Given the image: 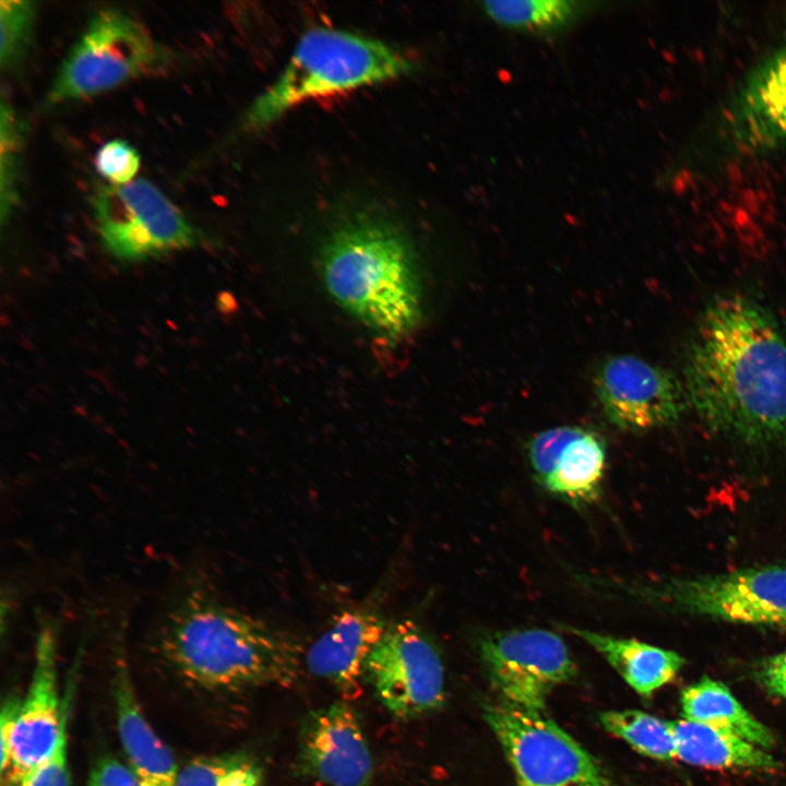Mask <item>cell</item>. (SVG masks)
<instances>
[{
  "instance_id": "cell-1",
  "label": "cell",
  "mask_w": 786,
  "mask_h": 786,
  "mask_svg": "<svg viewBox=\"0 0 786 786\" xmlns=\"http://www.w3.org/2000/svg\"><path fill=\"white\" fill-rule=\"evenodd\" d=\"M683 371L688 401L710 428L751 448H786V342L760 302L714 299L690 334Z\"/></svg>"
},
{
  "instance_id": "cell-2",
  "label": "cell",
  "mask_w": 786,
  "mask_h": 786,
  "mask_svg": "<svg viewBox=\"0 0 786 786\" xmlns=\"http://www.w3.org/2000/svg\"><path fill=\"white\" fill-rule=\"evenodd\" d=\"M154 635L166 664L209 690L290 686L301 668V650L294 638L223 603L203 584L175 597L158 618Z\"/></svg>"
},
{
  "instance_id": "cell-3",
  "label": "cell",
  "mask_w": 786,
  "mask_h": 786,
  "mask_svg": "<svg viewBox=\"0 0 786 786\" xmlns=\"http://www.w3.org/2000/svg\"><path fill=\"white\" fill-rule=\"evenodd\" d=\"M324 285L367 327L401 337L418 322L421 289L410 242L390 221L357 214L341 223L321 252Z\"/></svg>"
},
{
  "instance_id": "cell-4",
  "label": "cell",
  "mask_w": 786,
  "mask_h": 786,
  "mask_svg": "<svg viewBox=\"0 0 786 786\" xmlns=\"http://www.w3.org/2000/svg\"><path fill=\"white\" fill-rule=\"evenodd\" d=\"M412 61L381 40L335 28L308 29L278 78L249 106L245 130L263 129L291 108L407 74Z\"/></svg>"
},
{
  "instance_id": "cell-5",
  "label": "cell",
  "mask_w": 786,
  "mask_h": 786,
  "mask_svg": "<svg viewBox=\"0 0 786 786\" xmlns=\"http://www.w3.org/2000/svg\"><path fill=\"white\" fill-rule=\"evenodd\" d=\"M626 593L664 611L786 629V563L634 583Z\"/></svg>"
},
{
  "instance_id": "cell-6",
  "label": "cell",
  "mask_w": 786,
  "mask_h": 786,
  "mask_svg": "<svg viewBox=\"0 0 786 786\" xmlns=\"http://www.w3.org/2000/svg\"><path fill=\"white\" fill-rule=\"evenodd\" d=\"M162 60L146 26L123 11L105 9L71 48L47 98L57 104L97 95L155 70Z\"/></svg>"
},
{
  "instance_id": "cell-7",
  "label": "cell",
  "mask_w": 786,
  "mask_h": 786,
  "mask_svg": "<svg viewBox=\"0 0 786 786\" xmlns=\"http://www.w3.org/2000/svg\"><path fill=\"white\" fill-rule=\"evenodd\" d=\"M97 234L115 258L140 262L190 249L200 233L151 181L102 186L92 199Z\"/></svg>"
},
{
  "instance_id": "cell-8",
  "label": "cell",
  "mask_w": 786,
  "mask_h": 786,
  "mask_svg": "<svg viewBox=\"0 0 786 786\" xmlns=\"http://www.w3.org/2000/svg\"><path fill=\"white\" fill-rule=\"evenodd\" d=\"M516 786H610L597 761L544 712L503 700L485 707Z\"/></svg>"
},
{
  "instance_id": "cell-9",
  "label": "cell",
  "mask_w": 786,
  "mask_h": 786,
  "mask_svg": "<svg viewBox=\"0 0 786 786\" xmlns=\"http://www.w3.org/2000/svg\"><path fill=\"white\" fill-rule=\"evenodd\" d=\"M365 680L401 718L431 713L444 703L441 656L424 629L410 619L388 624L366 662Z\"/></svg>"
},
{
  "instance_id": "cell-10",
  "label": "cell",
  "mask_w": 786,
  "mask_h": 786,
  "mask_svg": "<svg viewBox=\"0 0 786 786\" xmlns=\"http://www.w3.org/2000/svg\"><path fill=\"white\" fill-rule=\"evenodd\" d=\"M478 655L501 700L544 712L556 687L573 679L576 666L564 641L544 629L488 633L478 641Z\"/></svg>"
},
{
  "instance_id": "cell-11",
  "label": "cell",
  "mask_w": 786,
  "mask_h": 786,
  "mask_svg": "<svg viewBox=\"0 0 786 786\" xmlns=\"http://www.w3.org/2000/svg\"><path fill=\"white\" fill-rule=\"evenodd\" d=\"M595 388L608 420L627 431L671 426L689 402L686 389L674 374L631 355L605 361L596 374Z\"/></svg>"
},
{
  "instance_id": "cell-12",
  "label": "cell",
  "mask_w": 786,
  "mask_h": 786,
  "mask_svg": "<svg viewBox=\"0 0 786 786\" xmlns=\"http://www.w3.org/2000/svg\"><path fill=\"white\" fill-rule=\"evenodd\" d=\"M300 772L326 786H369L372 755L356 711L344 701L310 712L298 737Z\"/></svg>"
},
{
  "instance_id": "cell-13",
  "label": "cell",
  "mask_w": 786,
  "mask_h": 786,
  "mask_svg": "<svg viewBox=\"0 0 786 786\" xmlns=\"http://www.w3.org/2000/svg\"><path fill=\"white\" fill-rule=\"evenodd\" d=\"M56 636L51 628L37 638L35 665L11 736V764L2 786H17L26 773L55 750L67 722L68 705L61 703L57 682Z\"/></svg>"
},
{
  "instance_id": "cell-14",
  "label": "cell",
  "mask_w": 786,
  "mask_h": 786,
  "mask_svg": "<svg viewBox=\"0 0 786 786\" xmlns=\"http://www.w3.org/2000/svg\"><path fill=\"white\" fill-rule=\"evenodd\" d=\"M527 456L535 478L551 495L573 504L599 496L606 448L596 433L575 426L549 428L529 440Z\"/></svg>"
},
{
  "instance_id": "cell-15",
  "label": "cell",
  "mask_w": 786,
  "mask_h": 786,
  "mask_svg": "<svg viewBox=\"0 0 786 786\" xmlns=\"http://www.w3.org/2000/svg\"><path fill=\"white\" fill-rule=\"evenodd\" d=\"M388 624L376 603L343 609L308 648V671L330 683L344 699L359 696L366 662Z\"/></svg>"
},
{
  "instance_id": "cell-16",
  "label": "cell",
  "mask_w": 786,
  "mask_h": 786,
  "mask_svg": "<svg viewBox=\"0 0 786 786\" xmlns=\"http://www.w3.org/2000/svg\"><path fill=\"white\" fill-rule=\"evenodd\" d=\"M726 126L734 145L743 152L786 144V44L743 81L729 104Z\"/></svg>"
},
{
  "instance_id": "cell-17",
  "label": "cell",
  "mask_w": 786,
  "mask_h": 786,
  "mask_svg": "<svg viewBox=\"0 0 786 786\" xmlns=\"http://www.w3.org/2000/svg\"><path fill=\"white\" fill-rule=\"evenodd\" d=\"M114 693L118 733L131 771L142 786H176L177 763L146 720L123 660L116 668Z\"/></svg>"
},
{
  "instance_id": "cell-18",
  "label": "cell",
  "mask_w": 786,
  "mask_h": 786,
  "mask_svg": "<svg viewBox=\"0 0 786 786\" xmlns=\"http://www.w3.org/2000/svg\"><path fill=\"white\" fill-rule=\"evenodd\" d=\"M564 629L604 656L623 680L644 698H650L656 690L671 682L686 665L680 654L634 639H621L568 626Z\"/></svg>"
},
{
  "instance_id": "cell-19",
  "label": "cell",
  "mask_w": 786,
  "mask_h": 786,
  "mask_svg": "<svg viewBox=\"0 0 786 786\" xmlns=\"http://www.w3.org/2000/svg\"><path fill=\"white\" fill-rule=\"evenodd\" d=\"M677 759L712 770L773 771L777 762L764 750L736 735L681 718L670 722Z\"/></svg>"
},
{
  "instance_id": "cell-20",
  "label": "cell",
  "mask_w": 786,
  "mask_h": 786,
  "mask_svg": "<svg viewBox=\"0 0 786 786\" xmlns=\"http://www.w3.org/2000/svg\"><path fill=\"white\" fill-rule=\"evenodd\" d=\"M683 718L736 735L764 750L771 749L773 733L736 699L723 682L703 677L682 689Z\"/></svg>"
},
{
  "instance_id": "cell-21",
  "label": "cell",
  "mask_w": 786,
  "mask_h": 786,
  "mask_svg": "<svg viewBox=\"0 0 786 786\" xmlns=\"http://www.w3.org/2000/svg\"><path fill=\"white\" fill-rule=\"evenodd\" d=\"M599 720L610 734L639 753L659 761L677 759L670 722L638 710L606 711Z\"/></svg>"
},
{
  "instance_id": "cell-22",
  "label": "cell",
  "mask_w": 786,
  "mask_h": 786,
  "mask_svg": "<svg viewBox=\"0 0 786 786\" xmlns=\"http://www.w3.org/2000/svg\"><path fill=\"white\" fill-rule=\"evenodd\" d=\"M176 786H264L263 769L246 752L192 759L179 770Z\"/></svg>"
},
{
  "instance_id": "cell-23",
  "label": "cell",
  "mask_w": 786,
  "mask_h": 786,
  "mask_svg": "<svg viewBox=\"0 0 786 786\" xmlns=\"http://www.w3.org/2000/svg\"><path fill=\"white\" fill-rule=\"evenodd\" d=\"M487 15L498 24L525 31H546L574 16L576 3L567 0H497L484 2Z\"/></svg>"
},
{
  "instance_id": "cell-24",
  "label": "cell",
  "mask_w": 786,
  "mask_h": 786,
  "mask_svg": "<svg viewBox=\"0 0 786 786\" xmlns=\"http://www.w3.org/2000/svg\"><path fill=\"white\" fill-rule=\"evenodd\" d=\"M0 122V201L3 223L16 203L17 168L23 140L17 116L4 98L1 102Z\"/></svg>"
},
{
  "instance_id": "cell-25",
  "label": "cell",
  "mask_w": 786,
  "mask_h": 786,
  "mask_svg": "<svg viewBox=\"0 0 786 786\" xmlns=\"http://www.w3.org/2000/svg\"><path fill=\"white\" fill-rule=\"evenodd\" d=\"M35 17L32 1H0V62L2 68L14 64L23 53L31 36Z\"/></svg>"
},
{
  "instance_id": "cell-26",
  "label": "cell",
  "mask_w": 786,
  "mask_h": 786,
  "mask_svg": "<svg viewBox=\"0 0 786 786\" xmlns=\"http://www.w3.org/2000/svg\"><path fill=\"white\" fill-rule=\"evenodd\" d=\"M141 157L138 151L123 140H111L102 145L94 158L98 175L109 184H126L134 180L140 169Z\"/></svg>"
},
{
  "instance_id": "cell-27",
  "label": "cell",
  "mask_w": 786,
  "mask_h": 786,
  "mask_svg": "<svg viewBox=\"0 0 786 786\" xmlns=\"http://www.w3.org/2000/svg\"><path fill=\"white\" fill-rule=\"evenodd\" d=\"M17 786H71L67 760V722L53 752L26 773Z\"/></svg>"
},
{
  "instance_id": "cell-28",
  "label": "cell",
  "mask_w": 786,
  "mask_h": 786,
  "mask_svg": "<svg viewBox=\"0 0 786 786\" xmlns=\"http://www.w3.org/2000/svg\"><path fill=\"white\" fill-rule=\"evenodd\" d=\"M87 786H142L130 767L111 757L102 758L90 773Z\"/></svg>"
},
{
  "instance_id": "cell-29",
  "label": "cell",
  "mask_w": 786,
  "mask_h": 786,
  "mask_svg": "<svg viewBox=\"0 0 786 786\" xmlns=\"http://www.w3.org/2000/svg\"><path fill=\"white\" fill-rule=\"evenodd\" d=\"M755 672L759 683L769 694L786 700V650L764 658Z\"/></svg>"
},
{
  "instance_id": "cell-30",
  "label": "cell",
  "mask_w": 786,
  "mask_h": 786,
  "mask_svg": "<svg viewBox=\"0 0 786 786\" xmlns=\"http://www.w3.org/2000/svg\"><path fill=\"white\" fill-rule=\"evenodd\" d=\"M22 700L9 698L4 701L1 710L0 735H1V781L8 775L11 764V736L15 719L17 717Z\"/></svg>"
}]
</instances>
